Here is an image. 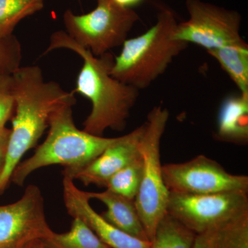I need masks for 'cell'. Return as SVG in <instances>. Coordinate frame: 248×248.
Returning <instances> with one entry per match:
<instances>
[{
  "label": "cell",
  "instance_id": "obj_15",
  "mask_svg": "<svg viewBox=\"0 0 248 248\" xmlns=\"http://www.w3.org/2000/svg\"><path fill=\"white\" fill-rule=\"evenodd\" d=\"M239 89L248 93V45L231 46L207 50Z\"/></svg>",
  "mask_w": 248,
  "mask_h": 248
},
{
  "label": "cell",
  "instance_id": "obj_16",
  "mask_svg": "<svg viewBox=\"0 0 248 248\" xmlns=\"http://www.w3.org/2000/svg\"><path fill=\"white\" fill-rule=\"evenodd\" d=\"M196 236L184 223L166 213L155 229L150 248H193Z\"/></svg>",
  "mask_w": 248,
  "mask_h": 248
},
{
  "label": "cell",
  "instance_id": "obj_1",
  "mask_svg": "<svg viewBox=\"0 0 248 248\" xmlns=\"http://www.w3.org/2000/svg\"><path fill=\"white\" fill-rule=\"evenodd\" d=\"M61 48L72 50L82 59V67L73 92L87 98L92 104L91 113L83 123V130L100 137L107 129L124 130L130 111L138 101L140 91L111 75L115 60L113 55L109 52L94 56L63 31L52 34L44 55Z\"/></svg>",
  "mask_w": 248,
  "mask_h": 248
},
{
  "label": "cell",
  "instance_id": "obj_4",
  "mask_svg": "<svg viewBox=\"0 0 248 248\" xmlns=\"http://www.w3.org/2000/svg\"><path fill=\"white\" fill-rule=\"evenodd\" d=\"M74 105L66 104L54 112L45 141L15 169L11 180L16 185H24L32 172L47 166L61 165L64 169H81L115 141L117 138L97 136L77 128L73 119Z\"/></svg>",
  "mask_w": 248,
  "mask_h": 248
},
{
  "label": "cell",
  "instance_id": "obj_8",
  "mask_svg": "<svg viewBox=\"0 0 248 248\" xmlns=\"http://www.w3.org/2000/svg\"><path fill=\"white\" fill-rule=\"evenodd\" d=\"M248 192L187 195L170 192L167 213L200 234L248 213Z\"/></svg>",
  "mask_w": 248,
  "mask_h": 248
},
{
  "label": "cell",
  "instance_id": "obj_22",
  "mask_svg": "<svg viewBox=\"0 0 248 248\" xmlns=\"http://www.w3.org/2000/svg\"><path fill=\"white\" fill-rule=\"evenodd\" d=\"M16 109L13 75H0V125L12 118Z\"/></svg>",
  "mask_w": 248,
  "mask_h": 248
},
{
  "label": "cell",
  "instance_id": "obj_20",
  "mask_svg": "<svg viewBox=\"0 0 248 248\" xmlns=\"http://www.w3.org/2000/svg\"><path fill=\"white\" fill-rule=\"evenodd\" d=\"M209 231L217 248H248V213Z\"/></svg>",
  "mask_w": 248,
  "mask_h": 248
},
{
  "label": "cell",
  "instance_id": "obj_5",
  "mask_svg": "<svg viewBox=\"0 0 248 248\" xmlns=\"http://www.w3.org/2000/svg\"><path fill=\"white\" fill-rule=\"evenodd\" d=\"M169 117L166 108H153L147 116L140 143L143 170L135 203L150 242L160 220L167 213L170 192L163 179L160 145Z\"/></svg>",
  "mask_w": 248,
  "mask_h": 248
},
{
  "label": "cell",
  "instance_id": "obj_23",
  "mask_svg": "<svg viewBox=\"0 0 248 248\" xmlns=\"http://www.w3.org/2000/svg\"><path fill=\"white\" fill-rule=\"evenodd\" d=\"M11 129L6 127V124L0 125V175L2 172L7 153Z\"/></svg>",
  "mask_w": 248,
  "mask_h": 248
},
{
  "label": "cell",
  "instance_id": "obj_19",
  "mask_svg": "<svg viewBox=\"0 0 248 248\" xmlns=\"http://www.w3.org/2000/svg\"><path fill=\"white\" fill-rule=\"evenodd\" d=\"M142 170L143 161L140 155L112 176L105 187L111 192L135 200L141 184Z\"/></svg>",
  "mask_w": 248,
  "mask_h": 248
},
{
  "label": "cell",
  "instance_id": "obj_27",
  "mask_svg": "<svg viewBox=\"0 0 248 248\" xmlns=\"http://www.w3.org/2000/svg\"><path fill=\"white\" fill-rule=\"evenodd\" d=\"M97 1H98V0H97Z\"/></svg>",
  "mask_w": 248,
  "mask_h": 248
},
{
  "label": "cell",
  "instance_id": "obj_9",
  "mask_svg": "<svg viewBox=\"0 0 248 248\" xmlns=\"http://www.w3.org/2000/svg\"><path fill=\"white\" fill-rule=\"evenodd\" d=\"M162 174L169 192L187 195L248 192L247 176L231 174L204 155L184 163L165 164Z\"/></svg>",
  "mask_w": 248,
  "mask_h": 248
},
{
  "label": "cell",
  "instance_id": "obj_7",
  "mask_svg": "<svg viewBox=\"0 0 248 248\" xmlns=\"http://www.w3.org/2000/svg\"><path fill=\"white\" fill-rule=\"evenodd\" d=\"M189 18L177 23L172 39L195 44L213 50L248 44L241 36V16L239 12L205 2L186 0Z\"/></svg>",
  "mask_w": 248,
  "mask_h": 248
},
{
  "label": "cell",
  "instance_id": "obj_26",
  "mask_svg": "<svg viewBox=\"0 0 248 248\" xmlns=\"http://www.w3.org/2000/svg\"><path fill=\"white\" fill-rule=\"evenodd\" d=\"M22 248H46V247L42 239H37L31 241Z\"/></svg>",
  "mask_w": 248,
  "mask_h": 248
},
{
  "label": "cell",
  "instance_id": "obj_11",
  "mask_svg": "<svg viewBox=\"0 0 248 248\" xmlns=\"http://www.w3.org/2000/svg\"><path fill=\"white\" fill-rule=\"evenodd\" d=\"M145 124L124 136L117 138L97 158L81 169L63 170V177L79 180L85 186L105 187L116 172L137 159L140 154V143Z\"/></svg>",
  "mask_w": 248,
  "mask_h": 248
},
{
  "label": "cell",
  "instance_id": "obj_17",
  "mask_svg": "<svg viewBox=\"0 0 248 248\" xmlns=\"http://www.w3.org/2000/svg\"><path fill=\"white\" fill-rule=\"evenodd\" d=\"M42 241L46 248H110L77 217L73 218L69 231L62 234L52 231Z\"/></svg>",
  "mask_w": 248,
  "mask_h": 248
},
{
  "label": "cell",
  "instance_id": "obj_6",
  "mask_svg": "<svg viewBox=\"0 0 248 248\" xmlns=\"http://www.w3.org/2000/svg\"><path fill=\"white\" fill-rule=\"evenodd\" d=\"M63 19L67 34L99 57L123 45L140 16L133 9L122 7L113 0H98L97 7L89 14L76 15L66 10Z\"/></svg>",
  "mask_w": 248,
  "mask_h": 248
},
{
  "label": "cell",
  "instance_id": "obj_25",
  "mask_svg": "<svg viewBox=\"0 0 248 248\" xmlns=\"http://www.w3.org/2000/svg\"><path fill=\"white\" fill-rule=\"evenodd\" d=\"M113 1L122 7L132 9L133 6L141 4L144 0H113Z\"/></svg>",
  "mask_w": 248,
  "mask_h": 248
},
{
  "label": "cell",
  "instance_id": "obj_10",
  "mask_svg": "<svg viewBox=\"0 0 248 248\" xmlns=\"http://www.w3.org/2000/svg\"><path fill=\"white\" fill-rule=\"evenodd\" d=\"M53 231L46 221L40 187L27 186L17 202L0 206V248H22Z\"/></svg>",
  "mask_w": 248,
  "mask_h": 248
},
{
  "label": "cell",
  "instance_id": "obj_14",
  "mask_svg": "<svg viewBox=\"0 0 248 248\" xmlns=\"http://www.w3.org/2000/svg\"><path fill=\"white\" fill-rule=\"evenodd\" d=\"M215 138L218 141L247 144L248 93L230 96L222 103Z\"/></svg>",
  "mask_w": 248,
  "mask_h": 248
},
{
  "label": "cell",
  "instance_id": "obj_2",
  "mask_svg": "<svg viewBox=\"0 0 248 248\" xmlns=\"http://www.w3.org/2000/svg\"><path fill=\"white\" fill-rule=\"evenodd\" d=\"M13 76L16 109L0 175V193L9 184L24 155L36 146L48 128L54 112L66 104H76L74 92L64 91L55 81H45L39 66L20 67Z\"/></svg>",
  "mask_w": 248,
  "mask_h": 248
},
{
  "label": "cell",
  "instance_id": "obj_3",
  "mask_svg": "<svg viewBox=\"0 0 248 248\" xmlns=\"http://www.w3.org/2000/svg\"><path fill=\"white\" fill-rule=\"evenodd\" d=\"M174 13L164 9L144 33L127 39L114 60L111 75L139 91L148 89L168 69L188 44L172 39L177 24Z\"/></svg>",
  "mask_w": 248,
  "mask_h": 248
},
{
  "label": "cell",
  "instance_id": "obj_18",
  "mask_svg": "<svg viewBox=\"0 0 248 248\" xmlns=\"http://www.w3.org/2000/svg\"><path fill=\"white\" fill-rule=\"evenodd\" d=\"M44 7V0H0V36L14 35L15 28L24 18Z\"/></svg>",
  "mask_w": 248,
  "mask_h": 248
},
{
  "label": "cell",
  "instance_id": "obj_13",
  "mask_svg": "<svg viewBox=\"0 0 248 248\" xmlns=\"http://www.w3.org/2000/svg\"><path fill=\"white\" fill-rule=\"evenodd\" d=\"M86 193L90 200L99 201L106 205L107 210L101 215L106 221L133 237L150 242L135 200L108 190L101 192H86Z\"/></svg>",
  "mask_w": 248,
  "mask_h": 248
},
{
  "label": "cell",
  "instance_id": "obj_12",
  "mask_svg": "<svg viewBox=\"0 0 248 248\" xmlns=\"http://www.w3.org/2000/svg\"><path fill=\"white\" fill-rule=\"evenodd\" d=\"M62 184L67 212L73 218L82 220L109 248H150L151 243L133 237L106 221L92 208L86 192L78 188L71 178L63 177Z\"/></svg>",
  "mask_w": 248,
  "mask_h": 248
},
{
  "label": "cell",
  "instance_id": "obj_21",
  "mask_svg": "<svg viewBox=\"0 0 248 248\" xmlns=\"http://www.w3.org/2000/svg\"><path fill=\"white\" fill-rule=\"evenodd\" d=\"M22 53L16 36H0V75H13L20 68Z\"/></svg>",
  "mask_w": 248,
  "mask_h": 248
},
{
  "label": "cell",
  "instance_id": "obj_24",
  "mask_svg": "<svg viewBox=\"0 0 248 248\" xmlns=\"http://www.w3.org/2000/svg\"><path fill=\"white\" fill-rule=\"evenodd\" d=\"M193 248H217L210 231L205 232L196 236Z\"/></svg>",
  "mask_w": 248,
  "mask_h": 248
}]
</instances>
